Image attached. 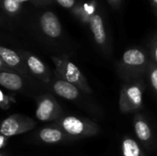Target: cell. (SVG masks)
I'll return each instance as SVG.
<instances>
[{
    "instance_id": "obj_15",
    "label": "cell",
    "mask_w": 157,
    "mask_h": 156,
    "mask_svg": "<svg viewBox=\"0 0 157 156\" xmlns=\"http://www.w3.org/2000/svg\"><path fill=\"white\" fill-rule=\"evenodd\" d=\"M122 156H146L139 143L130 136H124L121 141Z\"/></svg>"
},
{
    "instance_id": "obj_24",
    "label": "cell",
    "mask_w": 157,
    "mask_h": 156,
    "mask_svg": "<svg viewBox=\"0 0 157 156\" xmlns=\"http://www.w3.org/2000/svg\"><path fill=\"white\" fill-rule=\"evenodd\" d=\"M38 2H40V3H41V4H51V3H52L54 0H37Z\"/></svg>"
},
{
    "instance_id": "obj_2",
    "label": "cell",
    "mask_w": 157,
    "mask_h": 156,
    "mask_svg": "<svg viewBox=\"0 0 157 156\" xmlns=\"http://www.w3.org/2000/svg\"><path fill=\"white\" fill-rule=\"evenodd\" d=\"M52 59L55 65V75L76 86L85 94L92 93V89L80 69L72 63L66 55L52 56Z\"/></svg>"
},
{
    "instance_id": "obj_1",
    "label": "cell",
    "mask_w": 157,
    "mask_h": 156,
    "mask_svg": "<svg viewBox=\"0 0 157 156\" xmlns=\"http://www.w3.org/2000/svg\"><path fill=\"white\" fill-rule=\"evenodd\" d=\"M151 60L145 51L140 48H131L124 51L117 69L124 82L136 80L147 73Z\"/></svg>"
},
{
    "instance_id": "obj_11",
    "label": "cell",
    "mask_w": 157,
    "mask_h": 156,
    "mask_svg": "<svg viewBox=\"0 0 157 156\" xmlns=\"http://www.w3.org/2000/svg\"><path fill=\"white\" fill-rule=\"evenodd\" d=\"M40 28L42 33L52 39L62 35V25L59 17L52 11H45L40 17Z\"/></svg>"
},
{
    "instance_id": "obj_13",
    "label": "cell",
    "mask_w": 157,
    "mask_h": 156,
    "mask_svg": "<svg viewBox=\"0 0 157 156\" xmlns=\"http://www.w3.org/2000/svg\"><path fill=\"white\" fill-rule=\"evenodd\" d=\"M89 26L96 43L103 50H106L108 48V38L102 17L98 14L91 15L89 17Z\"/></svg>"
},
{
    "instance_id": "obj_7",
    "label": "cell",
    "mask_w": 157,
    "mask_h": 156,
    "mask_svg": "<svg viewBox=\"0 0 157 156\" xmlns=\"http://www.w3.org/2000/svg\"><path fill=\"white\" fill-rule=\"evenodd\" d=\"M20 55L25 61L30 74L46 85L52 83L51 72L47 65L39 57L29 51H22Z\"/></svg>"
},
{
    "instance_id": "obj_18",
    "label": "cell",
    "mask_w": 157,
    "mask_h": 156,
    "mask_svg": "<svg viewBox=\"0 0 157 156\" xmlns=\"http://www.w3.org/2000/svg\"><path fill=\"white\" fill-rule=\"evenodd\" d=\"M0 96H1L0 97V107H1V108L3 110H6V109L9 108L11 103L16 102V99L13 97L8 96V95H6L3 90H1Z\"/></svg>"
},
{
    "instance_id": "obj_12",
    "label": "cell",
    "mask_w": 157,
    "mask_h": 156,
    "mask_svg": "<svg viewBox=\"0 0 157 156\" xmlns=\"http://www.w3.org/2000/svg\"><path fill=\"white\" fill-rule=\"evenodd\" d=\"M37 137L41 143L47 144H56L69 140H74L65 131L53 123L41 128L37 132Z\"/></svg>"
},
{
    "instance_id": "obj_22",
    "label": "cell",
    "mask_w": 157,
    "mask_h": 156,
    "mask_svg": "<svg viewBox=\"0 0 157 156\" xmlns=\"http://www.w3.org/2000/svg\"><path fill=\"white\" fill-rule=\"evenodd\" d=\"M109 1V3L113 6V7H119L120 6V5H121V1L122 0H108Z\"/></svg>"
},
{
    "instance_id": "obj_25",
    "label": "cell",
    "mask_w": 157,
    "mask_h": 156,
    "mask_svg": "<svg viewBox=\"0 0 157 156\" xmlns=\"http://www.w3.org/2000/svg\"><path fill=\"white\" fill-rule=\"evenodd\" d=\"M0 156H6V155H5V154H4V153H1V154H0Z\"/></svg>"
},
{
    "instance_id": "obj_23",
    "label": "cell",
    "mask_w": 157,
    "mask_h": 156,
    "mask_svg": "<svg viewBox=\"0 0 157 156\" xmlns=\"http://www.w3.org/2000/svg\"><path fill=\"white\" fill-rule=\"evenodd\" d=\"M149 1H150V3H151V5L153 6L154 10H155V12L156 13L157 15V0H149Z\"/></svg>"
},
{
    "instance_id": "obj_10",
    "label": "cell",
    "mask_w": 157,
    "mask_h": 156,
    "mask_svg": "<svg viewBox=\"0 0 157 156\" xmlns=\"http://www.w3.org/2000/svg\"><path fill=\"white\" fill-rule=\"evenodd\" d=\"M51 87L54 94L67 100H76L80 98L83 94V92L76 86L57 75H55V78L52 81Z\"/></svg>"
},
{
    "instance_id": "obj_3",
    "label": "cell",
    "mask_w": 157,
    "mask_h": 156,
    "mask_svg": "<svg viewBox=\"0 0 157 156\" xmlns=\"http://www.w3.org/2000/svg\"><path fill=\"white\" fill-rule=\"evenodd\" d=\"M145 89L144 79L124 82L120 94L119 108L122 113H132L143 107V97Z\"/></svg>"
},
{
    "instance_id": "obj_17",
    "label": "cell",
    "mask_w": 157,
    "mask_h": 156,
    "mask_svg": "<svg viewBox=\"0 0 157 156\" xmlns=\"http://www.w3.org/2000/svg\"><path fill=\"white\" fill-rule=\"evenodd\" d=\"M146 74L149 78L150 85L157 97V65L152 61L149 63V67H148Z\"/></svg>"
},
{
    "instance_id": "obj_14",
    "label": "cell",
    "mask_w": 157,
    "mask_h": 156,
    "mask_svg": "<svg viewBox=\"0 0 157 156\" xmlns=\"http://www.w3.org/2000/svg\"><path fill=\"white\" fill-rule=\"evenodd\" d=\"M133 126L137 138L145 146H149L153 142V131L149 123L142 114L137 113L134 116Z\"/></svg>"
},
{
    "instance_id": "obj_19",
    "label": "cell",
    "mask_w": 157,
    "mask_h": 156,
    "mask_svg": "<svg viewBox=\"0 0 157 156\" xmlns=\"http://www.w3.org/2000/svg\"><path fill=\"white\" fill-rule=\"evenodd\" d=\"M151 61L157 65V33L151 40Z\"/></svg>"
},
{
    "instance_id": "obj_16",
    "label": "cell",
    "mask_w": 157,
    "mask_h": 156,
    "mask_svg": "<svg viewBox=\"0 0 157 156\" xmlns=\"http://www.w3.org/2000/svg\"><path fill=\"white\" fill-rule=\"evenodd\" d=\"M22 0H2V7L6 14L9 16H16L21 9Z\"/></svg>"
},
{
    "instance_id": "obj_5",
    "label": "cell",
    "mask_w": 157,
    "mask_h": 156,
    "mask_svg": "<svg viewBox=\"0 0 157 156\" xmlns=\"http://www.w3.org/2000/svg\"><path fill=\"white\" fill-rule=\"evenodd\" d=\"M36 127V121L25 115L13 114L6 118L0 127V133L6 137H13L26 133Z\"/></svg>"
},
{
    "instance_id": "obj_6",
    "label": "cell",
    "mask_w": 157,
    "mask_h": 156,
    "mask_svg": "<svg viewBox=\"0 0 157 156\" xmlns=\"http://www.w3.org/2000/svg\"><path fill=\"white\" fill-rule=\"evenodd\" d=\"M63 108L55 97L50 94H43L37 99L35 111L36 119L40 121H56L62 117Z\"/></svg>"
},
{
    "instance_id": "obj_8",
    "label": "cell",
    "mask_w": 157,
    "mask_h": 156,
    "mask_svg": "<svg viewBox=\"0 0 157 156\" xmlns=\"http://www.w3.org/2000/svg\"><path fill=\"white\" fill-rule=\"evenodd\" d=\"M0 61L9 69L23 76H28L29 74V70L21 55L7 47H0Z\"/></svg>"
},
{
    "instance_id": "obj_9",
    "label": "cell",
    "mask_w": 157,
    "mask_h": 156,
    "mask_svg": "<svg viewBox=\"0 0 157 156\" xmlns=\"http://www.w3.org/2000/svg\"><path fill=\"white\" fill-rule=\"evenodd\" d=\"M0 85L7 90L18 92L24 88L25 81L23 75L9 69L0 61Z\"/></svg>"
},
{
    "instance_id": "obj_21",
    "label": "cell",
    "mask_w": 157,
    "mask_h": 156,
    "mask_svg": "<svg viewBox=\"0 0 157 156\" xmlns=\"http://www.w3.org/2000/svg\"><path fill=\"white\" fill-rule=\"evenodd\" d=\"M7 143H8V137L1 134V136H0V148L4 149L5 146L7 144Z\"/></svg>"
},
{
    "instance_id": "obj_4",
    "label": "cell",
    "mask_w": 157,
    "mask_h": 156,
    "mask_svg": "<svg viewBox=\"0 0 157 156\" xmlns=\"http://www.w3.org/2000/svg\"><path fill=\"white\" fill-rule=\"evenodd\" d=\"M74 140L92 137L99 132V127L92 120L75 116H63L52 122Z\"/></svg>"
},
{
    "instance_id": "obj_20",
    "label": "cell",
    "mask_w": 157,
    "mask_h": 156,
    "mask_svg": "<svg viewBox=\"0 0 157 156\" xmlns=\"http://www.w3.org/2000/svg\"><path fill=\"white\" fill-rule=\"evenodd\" d=\"M55 1L64 8H72L75 5V0H55Z\"/></svg>"
}]
</instances>
